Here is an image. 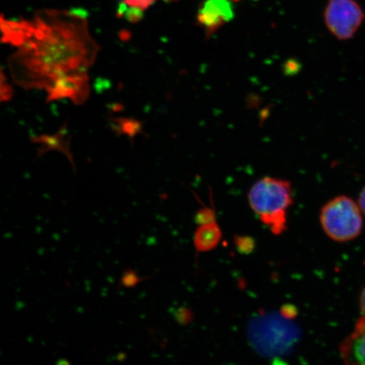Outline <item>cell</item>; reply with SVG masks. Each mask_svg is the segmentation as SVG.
Here are the masks:
<instances>
[{
	"mask_svg": "<svg viewBox=\"0 0 365 365\" xmlns=\"http://www.w3.org/2000/svg\"><path fill=\"white\" fill-rule=\"evenodd\" d=\"M2 42L15 48L8 66L26 89L47 91L63 76L88 74L100 47L88 18L76 11L43 10L27 19L1 18Z\"/></svg>",
	"mask_w": 365,
	"mask_h": 365,
	"instance_id": "6da1fadb",
	"label": "cell"
},
{
	"mask_svg": "<svg viewBox=\"0 0 365 365\" xmlns=\"http://www.w3.org/2000/svg\"><path fill=\"white\" fill-rule=\"evenodd\" d=\"M324 16L327 29L341 41L354 38L364 20V13L355 0H329Z\"/></svg>",
	"mask_w": 365,
	"mask_h": 365,
	"instance_id": "277c9868",
	"label": "cell"
},
{
	"mask_svg": "<svg viewBox=\"0 0 365 365\" xmlns=\"http://www.w3.org/2000/svg\"><path fill=\"white\" fill-rule=\"evenodd\" d=\"M342 365H365V317L356 322L352 332L339 345Z\"/></svg>",
	"mask_w": 365,
	"mask_h": 365,
	"instance_id": "52a82bcc",
	"label": "cell"
},
{
	"mask_svg": "<svg viewBox=\"0 0 365 365\" xmlns=\"http://www.w3.org/2000/svg\"><path fill=\"white\" fill-rule=\"evenodd\" d=\"M88 74L71 75L57 80L46 91L48 102L68 98L76 104L84 103L89 96Z\"/></svg>",
	"mask_w": 365,
	"mask_h": 365,
	"instance_id": "8992f818",
	"label": "cell"
},
{
	"mask_svg": "<svg viewBox=\"0 0 365 365\" xmlns=\"http://www.w3.org/2000/svg\"><path fill=\"white\" fill-rule=\"evenodd\" d=\"M235 17L232 0H205L196 19L205 33L211 36Z\"/></svg>",
	"mask_w": 365,
	"mask_h": 365,
	"instance_id": "5b68a950",
	"label": "cell"
},
{
	"mask_svg": "<svg viewBox=\"0 0 365 365\" xmlns=\"http://www.w3.org/2000/svg\"><path fill=\"white\" fill-rule=\"evenodd\" d=\"M362 211L359 204L346 195L336 196L323 205L319 222L331 240L344 243L357 239L363 231Z\"/></svg>",
	"mask_w": 365,
	"mask_h": 365,
	"instance_id": "3957f363",
	"label": "cell"
},
{
	"mask_svg": "<svg viewBox=\"0 0 365 365\" xmlns=\"http://www.w3.org/2000/svg\"><path fill=\"white\" fill-rule=\"evenodd\" d=\"M294 191L289 181L264 177L255 182L248 194L250 208L274 235L287 228V210L294 204Z\"/></svg>",
	"mask_w": 365,
	"mask_h": 365,
	"instance_id": "7a4b0ae2",
	"label": "cell"
},
{
	"mask_svg": "<svg viewBox=\"0 0 365 365\" xmlns=\"http://www.w3.org/2000/svg\"><path fill=\"white\" fill-rule=\"evenodd\" d=\"M358 204L359 205L360 209H361L363 214H364L365 215V186L364 187L362 190L360 191Z\"/></svg>",
	"mask_w": 365,
	"mask_h": 365,
	"instance_id": "2e32d148",
	"label": "cell"
},
{
	"mask_svg": "<svg viewBox=\"0 0 365 365\" xmlns=\"http://www.w3.org/2000/svg\"><path fill=\"white\" fill-rule=\"evenodd\" d=\"M113 128L118 134L129 135L131 139L143 131L140 123L130 118H117L113 122Z\"/></svg>",
	"mask_w": 365,
	"mask_h": 365,
	"instance_id": "30bf717a",
	"label": "cell"
},
{
	"mask_svg": "<svg viewBox=\"0 0 365 365\" xmlns=\"http://www.w3.org/2000/svg\"><path fill=\"white\" fill-rule=\"evenodd\" d=\"M195 221L199 225L216 221V213L212 209L205 207L200 209L195 215Z\"/></svg>",
	"mask_w": 365,
	"mask_h": 365,
	"instance_id": "8fae6325",
	"label": "cell"
},
{
	"mask_svg": "<svg viewBox=\"0 0 365 365\" xmlns=\"http://www.w3.org/2000/svg\"><path fill=\"white\" fill-rule=\"evenodd\" d=\"M359 304L362 317H365V287H364L361 294L359 295Z\"/></svg>",
	"mask_w": 365,
	"mask_h": 365,
	"instance_id": "9a60e30c",
	"label": "cell"
},
{
	"mask_svg": "<svg viewBox=\"0 0 365 365\" xmlns=\"http://www.w3.org/2000/svg\"><path fill=\"white\" fill-rule=\"evenodd\" d=\"M222 232L217 221L199 225L194 235V245L198 252H208L220 243Z\"/></svg>",
	"mask_w": 365,
	"mask_h": 365,
	"instance_id": "9c48e42d",
	"label": "cell"
},
{
	"mask_svg": "<svg viewBox=\"0 0 365 365\" xmlns=\"http://www.w3.org/2000/svg\"><path fill=\"white\" fill-rule=\"evenodd\" d=\"M143 281V278H140L138 274L133 270L125 272L124 274H123L121 279L122 285L127 287V289H131V287H135Z\"/></svg>",
	"mask_w": 365,
	"mask_h": 365,
	"instance_id": "7c38bea8",
	"label": "cell"
},
{
	"mask_svg": "<svg viewBox=\"0 0 365 365\" xmlns=\"http://www.w3.org/2000/svg\"><path fill=\"white\" fill-rule=\"evenodd\" d=\"M31 140L40 145L38 157H42L43 155L51 152V150H58V152L65 155L70 160L73 168H75L70 148L71 136L68 135L66 125H63L62 129L59 130L56 134L34 136L31 138Z\"/></svg>",
	"mask_w": 365,
	"mask_h": 365,
	"instance_id": "ba28073f",
	"label": "cell"
},
{
	"mask_svg": "<svg viewBox=\"0 0 365 365\" xmlns=\"http://www.w3.org/2000/svg\"><path fill=\"white\" fill-rule=\"evenodd\" d=\"M158 1V0H123V2H124L126 6L138 9V10L143 11L147 10L148 8L152 6L153 4ZM164 1L175 2L179 1V0H164Z\"/></svg>",
	"mask_w": 365,
	"mask_h": 365,
	"instance_id": "4fadbf2b",
	"label": "cell"
},
{
	"mask_svg": "<svg viewBox=\"0 0 365 365\" xmlns=\"http://www.w3.org/2000/svg\"><path fill=\"white\" fill-rule=\"evenodd\" d=\"M0 95H1V102L10 101L13 96L12 86L9 84L4 72L1 74V91H0Z\"/></svg>",
	"mask_w": 365,
	"mask_h": 365,
	"instance_id": "5bb4252c",
	"label": "cell"
},
{
	"mask_svg": "<svg viewBox=\"0 0 365 365\" xmlns=\"http://www.w3.org/2000/svg\"><path fill=\"white\" fill-rule=\"evenodd\" d=\"M232 2L234 1H240V0H232Z\"/></svg>",
	"mask_w": 365,
	"mask_h": 365,
	"instance_id": "e0dca14e",
	"label": "cell"
}]
</instances>
